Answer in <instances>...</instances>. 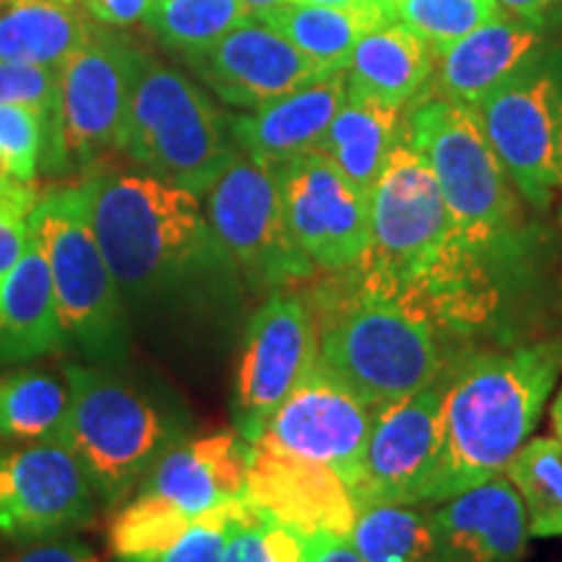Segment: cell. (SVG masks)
Segmentation results:
<instances>
[{
  "instance_id": "29",
  "label": "cell",
  "mask_w": 562,
  "mask_h": 562,
  "mask_svg": "<svg viewBox=\"0 0 562 562\" xmlns=\"http://www.w3.org/2000/svg\"><path fill=\"white\" fill-rule=\"evenodd\" d=\"M68 391L50 372L16 370L0 378V442L60 440Z\"/></svg>"
},
{
  "instance_id": "21",
  "label": "cell",
  "mask_w": 562,
  "mask_h": 562,
  "mask_svg": "<svg viewBox=\"0 0 562 562\" xmlns=\"http://www.w3.org/2000/svg\"><path fill=\"white\" fill-rule=\"evenodd\" d=\"M544 45H550V30L501 11L467 37L435 53L432 89L474 108Z\"/></svg>"
},
{
  "instance_id": "45",
  "label": "cell",
  "mask_w": 562,
  "mask_h": 562,
  "mask_svg": "<svg viewBox=\"0 0 562 562\" xmlns=\"http://www.w3.org/2000/svg\"><path fill=\"white\" fill-rule=\"evenodd\" d=\"M243 3L248 5L252 16H263V13H269L271 9H277V5L284 3V0H243Z\"/></svg>"
},
{
  "instance_id": "5",
  "label": "cell",
  "mask_w": 562,
  "mask_h": 562,
  "mask_svg": "<svg viewBox=\"0 0 562 562\" xmlns=\"http://www.w3.org/2000/svg\"><path fill=\"white\" fill-rule=\"evenodd\" d=\"M68 417L60 440L81 463L91 490L115 508L191 422L180 398L117 364H66Z\"/></svg>"
},
{
  "instance_id": "10",
  "label": "cell",
  "mask_w": 562,
  "mask_h": 562,
  "mask_svg": "<svg viewBox=\"0 0 562 562\" xmlns=\"http://www.w3.org/2000/svg\"><path fill=\"white\" fill-rule=\"evenodd\" d=\"M206 220L252 290H292L315 277L313 261L286 227L277 178L263 161L240 151L206 191Z\"/></svg>"
},
{
  "instance_id": "24",
  "label": "cell",
  "mask_w": 562,
  "mask_h": 562,
  "mask_svg": "<svg viewBox=\"0 0 562 562\" xmlns=\"http://www.w3.org/2000/svg\"><path fill=\"white\" fill-rule=\"evenodd\" d=\"M63 349L50 266L30 235L24 256L0 279V362H21Z\"/></svg>"
},
{
  "instance_id": "37",
  "label": "cell",
  "mask_w": 562,
  "mask_h": 562,
  "mask_svg": "<svg viewBox=\"0 0 562 562\" xmlns=\"http://www.w3.org/2000/svg\"><path fill=\"white\" fill-rule=\"evenodd\" d=\"M79 3L94 21L123 30V26H133L144 21L154 0H79Z\"/></svg>"
},
{
  "instance_id": "7",
  "label": "cell",
  "mask_w": 562,
  "mask_h": 562,
  "mask_svg": "<svg viewBox=\"0 0 562 562\" xmlns=\"http://www.w3.org/2000/svg\"><path fill=\"white\" fill-rule=\"evenodd\" d=\"M121 151L154 178L206 193L240 157L229 115L182 70L140 50Z\"/></svg>"
},
{
  "instance_id": "18",
  "label": "cell",
  "mask_w": 562,
  "mask_h": 562,
  "mask_svg": "<svg viewBox=\"0 0 562 562\" xmlns=\"http://www.w3.org/2000/svg\"><path fill=\"white\" fill-rule=\"evenodd\" d=\"M245 501L269 521L305 537H349L357 516L355 492L336 469L300 459L266 440L250 442Z\"/></svg>"
},
{
  "instance_id": "43",
  "label": "cell",
  "mask_w": 562,
  "mask_h": 562,
  "mask_svg": "<svg viewBox=\"0 0 562 562\" xmlns=\"http://www.w3.org/2000/svg\"><path fill=\"white\" fill-rule=\"evenodd\" d=\"M292 3L326 5V9H341V11L368 13V16L393 21V13H391V0H292Z\"/></svg>"
},
{
  "instance_id": "31",
  "label": "cell",
  "mask_w": 562,
  "mask_h": 562,
  "mask_svg": "<svg viewBox=\"0 0 562 562\" xmlns=\"http://www.w3.org/2000/svg\"><path fill=\"white\" fill-rule=\"evenodd\" d=\"M505 480L521 497L529 537H562V442L526 440L505 469Z\"/></svg>"
},
{
  "instance_id": "23",
  "label": "cell",
  "mask_w": 562,
  "mask_h": 562,
  "mask_svg": "<svg viewBox=\"0 0 562 562\" xmlns=\"http://www.w3.org/2000/svg\"><path fill=\"white\" fill-rule=\"evenodd\" d=\"M344 76L355 94L406 110L432 87L435 50L404 24L385 21L362 34L344 66Z\"/></svg>"
},
{
  "instance_id": "42",
  "label": "cell",
  "mask_w": 562,
  "mask_h": 562,
  "mask_svg": "<svg viewBox=\"0 0 562 562\" xmlns=\"http://www.w3.org/2000/svg\"><path fill=\"white\" fill-rule=\"evenodd\" d=\"M307 562H362L349 537H334V533H318L311 539V558Z\"/></svg>"
},
{
  "instance_id": "14",
  "label": "cell",
  "mask_w": 562,
  "mask_h": 562,
  "mask_svg": "<svg viewBox=\"0 0 562 562\" xmlns=\"http://www.w3.org/2000/svg\"><path fill=\"white\" fill-rule=\"evenodd\" d=\"M94 518V490L63 440L0 448V531L50 539Z\"/></svg>"
},
{
  "instance_id": "41",
  "label": "cell",
  "mask_w": 562,
  "mask_h": 562,
  "mask_svg": "<svg viewBox=\"0 0 562 562\" xmlns=\"http://www.w3.org/2000/svg\"><path fill=\"white\" fill-rule=\"evenodd\" d=\"M37 201L40 193L37 188H34V182H21L16 178H11V175L0 167V209L9 211L13 216H21V220H30Z\"/></svg>"
},
{
  "instance_id": "19",
  "label": "cell",
  "mask_w": 562,
  "mask_h": 562,
  "mask_svg": "<svg viewBox=\"0 0 562 562\" xmlns=\"http://www.w3.org/2000/svg\"><path fill=\"white\" fill-rule=\"evenodd\" d=\"M438 562H521L526 508L505 476L463 490L430 508Z\"/></svg>"
},
{
  "instance_id": "11",
  "label": "cell",
  "mask_w": 562,
  "mask_h": 562,
  "mask_svg": "<svg viewBox=\"0 0 562 562\" xmlns=\"http://www.w3.org/2000/svg\"><path fill=\"white\" fill-rule=\"evenodd\" d=\"M140 47L97 21L87 45L60 66L58 131L42 172L87 170L121 151Z\"/></svg>"
},
{
  "instance_id": "15",
  "label": "cell",
  "mask_w": 562,
  "mask_h": 562,
  "mask_svg": "<svg viewBox=\"0 0 562 562\" xmlns=\"http://www.w3.org/2000/svg\"><path fill=\"white\" fill-rule=\"evenodd\" d=\"M375 412L315 360L258 440L300 459L326 463L355 490Z\"/></svg>"
},
{
  "instance_id": "8",
  "label": "cell",
  "mask_w": 562,
  "mask_h": 562,
  "mask_svg": "<svg viewBox=\"0 0 562 562\" xmlns=\"http://www.w3.org/2000/svg\"><path fill=\"white\" fill-rule=\"evenodd\" d=\"M26 224L50 266L63 349L121 364L131 349L128 307L91 229L83 186L40 195Z\"/></svg>"
},
{
  "instance_id": "40",
  "label": "cell",
  "mask_w": 562,
  "mask_h": 562,
  "mask_svg": "<svg viewBox=\"0 0 562 562\" xmlns=\"http://www.w3.org/2000/svg\"><path fill=\"white\" fill-rule=\"evenodd\" d=\"M503 13L529 21V24L552 30L562 19V0H495Z\"/></svg>"
},
{
  "instance_id": "44",
  "label": "cell",
  "mask_w": 562,
  "mask_h": 562,
  "mask_svg": "<svg viewBox=\"0 0 562 562\" xmlns=\"http://www.w3.org/2000/svg\"><path fill=\"white\" fill-rule=\"evenodd\" d=\"M550 425H552V432L554 438L562 442V389L558 391V396H554L552 402V409H550Z\"/></svg>"
},
{
  "instance_id": "17",
  "label": "cell",
  "mask_w": 562,
  "mask_h": 562,
  "mask_svg": "<svg viewBox=\"0 0 562 562\" xmlns=\"http://www.w3.org/2000/svg\"><path fill=\"white\" fill-rule=\"evenodd\" d=\"M186 63L216 100L237 110H256L328 76L269 21L252 13Z\"/></svg>"
},
{
  "instance_id": "9",
  "label": "cell",
  "mask_w": 562,
  "mask_h": 562,
  "mask_svg": "<svg viewBox=\"0 0 562 562\" xmlns=\"http://www.w3.org/2000/svg\"><path fill=\"white\" fill-rule=\"evenodd\" d=\"M526 206L562 199V45H544L472 108Z\"/></svg>"
},
{
  "instance_id": "39",
  "label": "cell",
  "mask_w": 562,
  "mask_h": 562,
  "mask_svg": "<svg viewBox=\"0 0 562 562\" xmlns=\"http://www.w3.org/2000/svg\"><path fill=\"white\" fill-rule=\"evenodd\" d=\"M5 562H100V558L79 542H45L13 554Z\"/></svg>"
},
{
  "instance_id": "22",
  "label": "cell",
  "mask_w": 562,
  "mask_h": 562,
  "mask_svg": "<svg viewBox=\"0 0 562 562\" xmlns=\"http://www.w3.org/2000/svg\"><path fill=\"white\" fill-rule=\"evenodd\" d=\"M344 100L347 76L341 68L245 115H229L232 138L243 154L273 167L297 154L318 149L323 133L328 131Z\"/></svg>"
},
{
  "instance_id": "12",
  "label": "cell",
  "mask_w": 562,
  "mask_h": 562,
  "mask_svg": "<svg viewBox=\"0 0 562 562\" xmlns=\"http://www.w3.org/2000/svg\"><path fill=\"white\" fill-rule=\"evenodd\" d=\"M318 360V328L311 302L294 292H271L252 313L235 383V430L258 440L286 396Z\"/></svg>"
},
{
  "instance_id": "13",
  "label": "cell",
  "mask_w": 562,
  "mask_h": 562,
  "mask_svg": "<svg viewBox=\"0 0 562 562\" xmlns=\"http://www.w3.org/2000/svg\"><path fill=\"white\" fill-rule=\"evenodd\" d=\"M294 243L315 269L347 271L370 245V199L321 151L271 167Z\"/></svg>"
},
{
  "instance_id": "35",
  "label": "cell",
  "mask_w": 562,
  "mask_h": 562,
  "mask_svg": "<svg viewBox=\"0 0 562 562\" xmlns=\"http://www.w3.org/2000/svg\"><path fill=\"white\" fill-rule=\"evenodd\" d=\"M250 513L245 497L222 503L201 516H195L188 529L180 533L175 542L159 552L157 558L146 562H222L227 552L232 529Z\"/></svg>"
},
{
  "instance_id": "33",
  "label": "cell",
  "mask_w": 562,
  "mask_h": 562,
  "mask_svg": "<svg viewBox=\"0 0 562 562\" xmlns=\"http://www.w3.org/2000/svg\"><path fill=\"white\" fill-rule=\"evenodd\" d=\"M311 539L250 508L248 516L232 529L222 562H307Z\"/></svg>"
},
{
  "instance_id": "4",
  "label": "cell",
  "mask_w": 562,
  "mask_h": 562,
  "mask_svg": "<svg viewBox=\"0 0 562 562\" xmlns=\"http://www.w3.org/2000/svg\"><path fill=\"white\" fill-rule=\"evenodd\" d=\"M315 290L318 364L372 409L412 396L456 362L453 339L406 302L368 290L349 269Z\"/></svg>"
},
{
  "instance_id": "30",
  "label": "cell",
  "mask_w": 562,
  "mask_h": 562,
  "mask_svg": "<svg viewBox=\"0 0 562 562\" xmlns=\"http://www.w3.org/2000/svg\"><path fill=\"white\" fill-rule=\"evenodd\" d=\"M248 16L243 0H154L144 24L167 50L193 58Z\"/></svg>"
},
{
  "instance_id": "32",
  "label": "cell",
  "mask_w": 562,
  "mask_h": 562,
  "mask_svg": "<svg viewBox=\"0 0 562 562\" xmlns=\"http://www.w3.org/2000/svg\"><path fill=\"white\" fill-rule=\"evenodd\" d=\"M393 21L419 34L435 53L495 19V0H391Z\"/></svg>"
},
{
  "instance_id": "16",
  "label": "cell",
  "mask_w": 562,
  "mask_h": 562,
  "mask_svg": "<svg viewBox=\"0 0 562 562\" xmlns=\"http://www.w3.org/2000/svg\"><path fill=\"white\" fill-rule=\"evenodd\" d=\"M456 368V364H453ZM453 368L412 396L375 412L355 501L422 505V492L435 472L442 435V404Z\"/></svg>"
},
{
  "instance_id": "38",
  "label": "cell",
  "mask_w": 562,
  "mask_h": 562,
  "mask_svg": "<svg viewBox=\"0 0 562 562\" xmlns=\"http://www.w3.org/2000/svg\"><path fill=\"white\" fill-rule=\"evenodd\" d=\"M30 220H21L0 209V279L9 273L30 243Z\"/></svg>"
},
{
  "instance_id": "6",
  "label": "cell",
  "mask_w": 562,
  "mask_h": 562,
  "mask_svg": "<svg viewBox=\"0 0 562 562\" xmlns=\"http://www.w3.org/2000/svg\"><path fill=\"white\" fill-rule=\"evenodd\" d=\"M453 252V224L438 180L402 131L370 193V245L349 271L368 290L419 311Z\"/></svg>"
},
{
  "instance_id": "3",
  "label": "cell",
  "mask_w": 562,
  "mask_h": 562,
  "mask_svg": "<svg viewBox=\"0 0 562 562\" xmlns=\"http://www.w3.org/2000/svg\"><path fill=\"white\" fill-rule=\"evenodd\" d=\"M562 375V339L461 357L448 381L435 472L422 505L503 476L531 438Z\"/></svg>"
},
{
  "instance_id": "25",
  "label": "cell",
  "mask_w": 562,
  "mask_h": 562,
  "mask_svg": "<svg viewBox=\"0 0 562 562\" xmlns=\"http://www.w3.org/2000/svg\"><path fill=\"white\" fill-rule=\"evenodd\" d=\"M94 26L79 0H0V60L60 68Z\"/></svg>"
},
{
  "instance_id": "2",
  "label": "cell",
  "mask_w": 562,
  "mask_h": 562,
  "mask_svg": "<svg viewBox=\"0 0 562 562\" xmlns=\"http://www.w3.org/2000/svg\"><path fill=\"white\" fill-rule=\"evenodd\" d=\"M402 131L425 154L463 252L518 305L542 266V232L526 214L476 112L430 87L404 110Z\"/></svg>"
},
{
  "instance_id": "26",
  "label": "cell",
  "mask_w": 562,
  "mask_h": 562,
  "mask_svg": "<svg viewBox=\"0 0 562 562\" xmlns=\"http://www.w3.org/2000/svg\"><path fill=\"white\" fill-rule=\"evenodd\" d=\"M402 123L404 110L347 89V100L315 151L331 159L344 178L370 199L393 146L402 136Z\"/></svg>"
},
{
  "instance_id": "34",
  "label": "cell",
  "mask_w": 562,
  "mask_h": 562,
  "mask_svg": "<svg viewBox=\"0 0 562 562\" xmlns=\"http://www.w3.org/2000/svg\"><path fill=\"white\" fill-rule=\"evenodd\" d=\"M47 117L26 104H0V167L21 182H34L47 146Z\"/></svg>"
},
{
  "instance_id": "20",
  "label": "cell",
  "mask_w": 562,
  "mask_h": 562,
  "mask_svg": "<svg viewBox=\"0 0 562 562\" xmlns=\"http://www.w3.org/2000/svg\"><path fill=\"white\" fill-rule=\"evenodd\" d=\"M250 442L240 432L182 438L149 469L138 484L151 497L182 516H201L216 505L245 497Z\"/></svg>"
},
{
  "instance_id": "28",
  "label": "cell",
  "mask_w": 562,
  "mask_h": 562,
  "mask_svg": "<svg viewBox=\"0 0 562 562\" xmlns=\"http://www.w3.org/2000/svg\"><path fill=\"white\" fill-rule=\"evenodd\" d=\"M261 19L269 21L281 37L290 40L305 58H311L328 74L347 66L351 50L364 32L385 24V19L368 16V13L292 3V0H284Z\"/></svg>"
},
{
  "instance_id": "1",
  "label": "cell",
  "mask_w": 562,
  "mask_h": 562,
  "mask_svg": "<svg viewBox=\"0 0 562 562\" xmlns=\"http://www.w3.org/2000/svg\"><path fill=\"white\" fill-rule=\"evenodd\" d=\"M81 186L91 229L131 311L191 305L237 277L195 193L128 170L97 172Z\"/></svg>"
},
{
  "instance_id": "27",
  "label": "cell",
  "mask_w": 562,
  "mask_h": 562,
  "mask_svg": "<svg viewBox=\"0 0 562 562\" xmlns=\"http://www.w3.org/2000/svg\"><path fill=\"white\" fill-rule=\"evenodd\" d=\"M349 542L362 562H438L430 508L417 503H357Z\"/></svg>"
},
{
  "instance_id": "36",
  "label": "cell",
  "mask_w": 562,
  "mask_h": 562,
  "mask_svg": "<svg viewBox=\"0 0 562 562\" xmlns=\"http://www.w3.org/2000/svg\"><path fill=\"white\" fill-rule=\"evenodd\" d=\"M58 100H60V68L32 66V63L0 60V104H26L47 117V146L42 167L50 159L58 131ZM40 167V172H42Z\"/></svg>"
}]
</instances>
